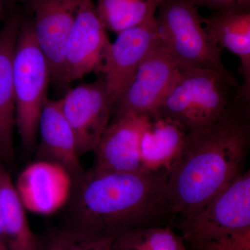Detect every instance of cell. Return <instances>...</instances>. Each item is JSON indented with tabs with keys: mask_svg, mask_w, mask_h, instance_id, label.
<instances>
[{
	"mask_svg": "<svg viewBox=\"0 0 250 250\" xmlns=\"http://www.w3.org/2000/svg\"><path fill=\"white\" fill-rule=\"evenodd\" d=\"M238 88L218 121L188 133L169 169L167 200L180 219L201 209L243 173L250 146V99Z\"/></svg>",
	"mask_w": 250,
	"mask_h": 250,
	"instance_id": "obj_1",
	"label": "cell"
},
{
	"mask_svg": "<svg viewBox=\"0 0 250 250\" xmlns=\"http://www.w3.org/2000/svg\"><path fill=\"white\" fill-rule=\"evenodd\" d=\"M168 171H83L73 180L65 227L112 238L133 229L161 226L175 216L167 196Z\"/></svg>",
	"mask_w": 250,
	"mask_h": 250,
	"instance_id": "obj_2",
	"label": "cell"
},
{
	"mask_svg": "<svg viewBox=\"0 0 250 250\" xmlns=\"http://www.w3.org/2000/svg\"><path fill=\"white\" fill-rule=\"evenodd\" d=\"M179 225L190 250H250V170Z\"/></svg>",
	"mask_w": 250,
	"mask_h": 250,
	"instance_id": "obj_3",
	"label": "cell"
},
{
	"mask_svg": "<svg viewBox=\"0 0 250 250\" xmlns=\"http://www.w3.org/2000/svg\"><path fill=\"white\" fill-rule=\"evenodd\" d=\"M238 85L210 69L179 70L154 114L187 133L209 126L226 109Z\"/></svg>",
	"mask_w": 250,
	"mask_h": 250,
	"instance_id": "obj_4",
	"label": "cell"
},
{
	"mask_svg": "<svg viewBox=\"0 0 250 250\" xmlns=\"http://www.w3.org/2000/svg\"><path fill=\"white\" fill-rule=\"evenodd\" d=\"M158 9L161 43L179 70L210 69L238 85L223 63L221 49L203 27L197 6L188 0H161Z\"/></svg>",
	"mask_w": 250,
	"mask_h": 250,
	"instance_id": "obj_5",
	"label": "cell"
},
{
	"mask_svg": "<svg viewBox=\"0 0 250 250\" xmlns=\"http://www.w3.org/2000/svg\"><path fill=\"white\" fill-rule=\"evenodd\" d=\"M50 82L48 62L34 35L33 17L23 18L15 47L14 86L16 128L26 152L36 147Z\"/></svg>",
	"mask_w": 250,
	"mask_h": 250,
	"instance_id": "obj_6",
	"label": "cell"
},
{
	"mask_svg": "<svg viewBox=\"0 0 250 250\" xmlns=\"http://www.w3.org/2000/svg\"><path fill=\"white\" fill-rule=\"evenodd\" d=\"M160 41L156 16L118 34L104 57L101 73L113 114L140 65Z\"/></svg>",
	"mask_w": 250,
	"mask_h": 250,
	"instance_id": "obj_7",
	"label": "cell"
},
{
	"mask_svg": "<svg viewBox=\"0 0 250 250\" xmlns=\"http://www.w3.org/2000/svg\"><path fill=\"white\" fill-rule=\"evenodd\" d=\"M59 101L80 156L94 151L113 115L103 77L77 85Z\"/></svg>",
	"mask_w": 250,
	"mask_h": 250,
	"instance_id": "obj_8",
	"label": "cell"
},
{
	"mask_svg": "<svg viewBox=\"0 0 250 250\" xmlns=\"http://www.w3.org/2000/svg\"><path fill=\"white\" fill-rule=\"evenodd\" d=\"M107 29L94 0H86L77 13L64 51L63 85L92 72H101L105 52L111 42Z\"/></svg>",
	"mask_w": 250,
	"mask_h": 250,
	"instance_id": "obj_9",
	"label": "cell"
},
{
	"mask_svg": "<svg viewBox=\"0 0 250 250\" xmlns=\"http://www.w3.org/2000/svg\"><path fill=\"white\" fill-rule=\"evenodd\" d=\"M86 0H28L38 45L48 62L51 81L64 86V51L77 13Z\"/></svg>",
	"mask_w": 250,
	"mask_h": 250,
	"instance_id": "obj_10",
	"label": "cell"
},
{
	"mask_svg": "<svg viewBox=\"0 0 250 250\" xmlns=\"http://www.w3.org/2000/svg\"><path fill=\"white\" fill-rule=\"evenodd\" d=\"M179 70L160 39L140 65L118 104L113 119L128 115L154 113L170 90Z\"/></svg>",
	"mask_w": 250,
	"mask_h": 250,
	"instance_id": "obj_11",
	"label": "cell"
},
{
	"mask_svg": "<svg viewBox=\"0 0 250 250\" xmlns=\"http://www.w3.org/2000/svg\"><path fill=\"white\" fill-rule=\"evenodd\" d=\"M151 115H128L113 119L94 149L92 168L113 173L147 172L141 161V141Z\"/></svg>",
	"mask_w": 250,
	"mask_h": 250,
	"instance_id": "obj_12",
	"label": "cell"
},
{
	"mask_svg": "<svg viewBox=\"0 0 250 250\" xmlns=\"http://www.w3.org/2000/svg\"><path fill=\"white\" fill-rule=\"evenodd\" d=\"M14 186L26 210L47 216L68 204L73 178L59 164L38 159L23 169Z\"/></svg>",
	"mask_w": 250,
	"mask_h": 250,
	"instance_id": "obj_13",
	"label": "cell"
},
{
	"mask_svg": "<svg viewBox=\"0 0 250 250\" xmlns=\"http://www.w3.org/2000/svg\"><path fill=\"white\" fill-rule=\"evenodd\" d=\"M23 18L18 11H11L0 29V159L6 163L14 157V57Z\"/></svg>",
	"mask_w": 250,
	"mask_h": 250,
	"instance_id": "obj_14",
	"label": "cell"
},
{
	"mask_svg": "<svg viewBox=\"0 0 250 250\" xmlns=\"http://www.w3.org/2000/svg\"><path fill=\"white\" fill-rule=\"evenodd\" d=\"M39 133L38 159L62 166L71 174L73 180L83 173L76 139L62 114L59 100L47 99L39 120Z\"/></svg>",
	"mask_w": 250,
	"mask_h": 250,
	"instance_id": "obj_15",
	"label": "cell"
},
{
	"mask_svg": "<svg viewBox=\"0 0 250 250\" xmlns=\"http://www.w3.org/2000/svg\"><path fill=\"white\" fill-rule=\"evenodd\" d=\"M202 23L213 43L239 58L244 82L238 91L250 99V9L213 11Z\"/></svg>",
	"mask_w": 250,
	"mask_h": 250,
	"instance_id": "obj_16",
	"label": "cell"
},
{
	"mask_svg": "<svg viewBox=\"0 0 250 250\" xmlns=\"http://www.w3.org/2000/svg\"><path fill=\"white\" fill-rule=\"evenodd\" d=\"M187 134L178 125L152 113L141 141V157L145 170L168 171Z\"/></svg>",
	"mask_w": 250,
	"mask_h": 250,
	"instance_id": "obj_17",
	"label": "cell"
},
{
	"mask_svg": "<svg viewBox=\"0 0 250 250\" xmlns=\"http://www.w3.org/2000/svg\"><path fill=\"white\" fill-rule=\"evenodd\" d=\"M0 194L4 240L8 250H41V238L33 231L14 183L1 165Z\"/></svg>",
	"mask_w": 250,
	"mask_h": 250,
	"instance_id": "obj_18",
	"label": "cell"
},
{
	"mask_svg": "<svg viewBox=\"0 0 250 250\" xmlns=\"http://www.w3.org/2000/svg\"><path fill=\"white\" fill-rule=\"evenodd\" d=\"M161 0H97V11L107 31L119 34L155 16Z\"/></svg>",
	"mask_w": 250,
	"mask_h": 250,
	"instance_id": "obj_19",
	"label": "cell"
},
{
	"mask_svg": "<svg viewBox=\"0 0 250 250\" xmlns=\"http://www.w3.org/2000/svg\"><path fill=\"white\" fill-rule=\"evenodd\" d=\"M114 250H187L181 235L170 225L133 229L113 241Z\"/></svg>",
	"mask_w": 250,
	"mask_h": 250,
	"instance_id": "obj_20",
	"label": "cell"
},
{
	"mask_svg": "<svg viewBox=\"0 0 250 250\" xmlns=\"http://www.w3.org/2000/svg\"><path fill=\"white\" fill-rule=\"evenodd\" d=\"M41 250H114L112 238H99L67 227L49 230Z\"/></svg>",
	"mask_w": 250,
	"mask_h": 250,
	"instance_id": "obj_21",
	"label": "cell"
},
{
	"mask_svg": "<svg viewBox=\"0 0 250 250\" xmlns=\"http://www.w3.org/2000/svg\"><path fill=\"white\" fill-rule=\"evenodd\" d=\"M197 7L208 8L213 11L226 9H250V0H188Z\"/></svg>",
	"mask_w": 250,
	"mask_h": 250,
	"instance_id": "obj_22",
	"label": "cell"
},
{
	"mask_svg": "<svg viewBox=\"0 0 250 250\" xmlns=\"http://www.w3.org/2000/svg\"><path fill=\"white\" fill-rule=\"evenodd\" d=\"M28 0H2L3 4H4L5 8H12L14 7V5L17 3L22 2L25 4Z\"/></svg>",
	"mask_w": 250,
	"mask_h": 250,
	"instance_id": "obj_23",
	"label": "cell"
},
{
	"mask_svg": "<svg viewBox=\"0 0 250 250\" xmlns=\"http://www.w3.org/2000/svg\"><path fill=\"white\" fill-rule=\"evenodd\" d=\"M5 11H6V8L3 4L2 0H0V21H2L5 18V14H6Z\"/></svg>",
	"mask_w": 250,
	"mask_h": 250,
	"instance_id": "obj_24",
	"label": "cell"
},
{
	"mask_svg": "<svg viewBox=\"0 0 250 250\" xmlns=\"http://www.w3.org/2000/svg\"><path fill=\"white\" fill-rule=\"evenodd\" d=\"M0 250H8V248H6V246H4V245L1 244V243H0Z\"/></svg>",
	"mask_w": 250,
	"mask_h": 250,
	"instance_id": "obj_25",
	"label": "cell"
}]
</instances>
